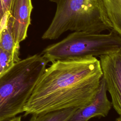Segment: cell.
<instances>
[{
  "label": "cell",
  "instance_id": "obj_7",
  "mask_svg": "<svg viewBox=\"0 0 121 121\" xmlns=\"http://www.w3.org/2000/svg\"><path fill=\"white\" fill-rule=\"evenodd\" d=\"M32 9L31 0H12L9 13L13 19V37L17 45L27 37Z\"/></svg>",
  "mask_w": 121,
  "mask_h": 121
},
{
  "label": "cell",
  "instance_id": "obj_14",
  "mask_svg": "<svg viewBox=\"0 0 121 121\" xmlns=\"http://www.w3.org/2000/svg\"><path fill=\"white\" fill-rule=\"evenodd\" d=\"M116 121H121V116H120L119 118H118L116 120Z\"/></svg>",
  "mask_w": 121,
  "mask_h": 121
},
{
  "label": "cell",
  "instance_id": "obj_4",
  "mask_svg": "<svg viewBox=\"0 0 121 121\" xmlns=\"http://www.w3.org/2000/svg\"><path fill=\"white\" fill-rule=\"evenodd\" d=\"M121 51V35L112 30L107 34L74 31L48 46L42 55L49 62L88 58Z\"/></svg>",
  "mask_w": 121,
  "mask_h": 121
},
{
  "label": "cell",
  "instance_id": "obj_10",
  "mask_svg": "<svg viewBox=\"0 0 121 121\" xmlns=\"http://www.w3.org/2000/svg\"><path fill=\"white\" fill-rule=\"evenodd\" d=\"M77 109L68 108L32 115L30 121H68Z\"/></svg>",
  "mask_w": 121,
  "mask_h": 121
},
{
  "label": "cell",
  "instance_id": "obj_5",
  "mask_svg": "<svg viewBox=\"0 0 121 121\" xmlns=\"http://www.w3.org/2000/svg\"><path fill=\"white\" fill-rule=\"evenodd\" d=\"M100 63L112 104L121 116V51L100 56Z\"/></svg>",
  "mask_w": 121,
  "mask_h": 121
},
{
  "label": "cell",
  "instance_id": "obj_3",
  "mask_svg": "<svg viewBox=\"0 0 121 121\" xmlns=\"http://www.w3.org/2000/svg\"><path fill=\"white\" fill-rule=\"evenodd\" d=\"M49 0L57 7L43 39H57L68 31L101 33L111 30L101 0Z\"/></svg>",
  "mask_w": 121,
  "mask_h": 121
},
{
  "label": "cell",
  "instance_id": "obj_11",
  "mask_svg": "<svg viewBox=\"0 0 121 121\" xmlns=\"http://www.w3.org/2000/svg\"><path fill=\"white\" fill-rule=\"evenodd\" d=\"M17 62L12 54L0 48V78Z\"/></svg>",
  "mask_w": 121,
  "mask_h": 121
},
{
  "label": "cell",
  "instance_id": "obj_6",
  "mask_svg": "<svg viewBox=\"0 0 121 121\" xmlns=\"http://www.w3.org/2000/svg\"><path fill=\"white\" fill-rule=\"evenodd\" d=\"M107 88L103 78L97 91L92 100L86 105L78 108L68 121H87L93 117L106 116L112 106L106 95Z\"/></svg>",
  "mask_w": 121,
  "mask_h": 121
},
{
  "label": "cell",
  "instance_id": "obj_8",
  "mask_svg": "<svg viewBox=\"0 0 121 121\" xmlns=\"http://www.w3.org/2000/svg\"><path fill=\"white\" fill-rule=\"evenodd\" d=\"M13 19L9 12L4 26L0 32V48L13 55L16 61L21 60L19 58L20 45L17 44L13 35Z\"/></svg>",
  "mask_w": 121,
  "mask_h": 121
},
{
  "label": "cell",
  "instance_id": "obj_2",
  "mask_svg": "<svg viewBox=\"0 0 121 121\" xmlns=\"http://www.w3.org/2000/svg\"><path fill=\"white\" fill-rule=\"evenodd\" d=\"M49 61L41 54L21 60L0 78V121L23 112Z\"/></svg>",
  "mask_w": 121,
  "mask_h": 121
},
{
  "label": "cell",
  "instance_id": "obj_13",
  "mask_svg": "<svg viewBox=\"0 0 121 121\" xmlns=\"http://www.w3.org/2000/svg\"><path fill=\"white\" fill-rule=\"evenodd\" d=\"M5 121H22L21 120V116H15L13 118H12L11 119H9V120H7Z\"/></svg>",
  "mask_w": 121,
  "mask_h": 121
},
{
  "label": "cell",
  "instance_id": "obj_9",
  "mask_svg": "<svg viewBox=\"0 0 121 121\" xmlns=\"http://www.w3.org/2000/svg\"><path fill=\"white\" fill-rule=\"evenodd\" d=\"M101 2L111 30L121 35V0H101Z\"/></svg>",
  "mask_w": 121,
  "mask_h": 121
},
{
  "label": "cell",
  "instance_id": "obj_12",
  "mask_svg": "<svg viewBox=\"0 0 121 121\" xmlns=\"http://www.w3.org/2000/svg\"><path fill=\"white\" fill-rule=\"evenodd\" d=\"M12 0H0V32L4 26Z\"/></svg>",
  "mask_w": 121,
  "mask_h": 121
},
{
  "label": "cell",
  "instance_id": "obj_1",
  "mask_svg": "<svg viewBox=\"0 0 121 121\" xmlns=\"http://www.w3.org/2000/svg\"><path fill=\"white\" fill-rule=\"evenodd\" d=\"M102 76L100 60L95 57L52 62L24 106L25 115L86 105L95 97Z\"/></svg>",
  "mask_w": 121,
  "mask_h": 121
}]
</instances>
